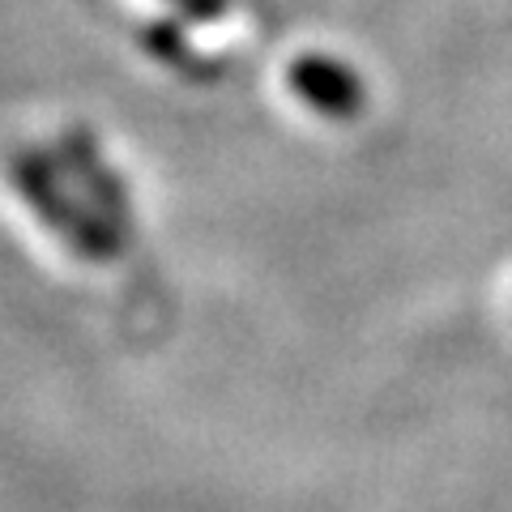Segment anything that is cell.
<instances>
[{
  "label": "cell",
  "instance_id": "cell-1",
  "mask_svg": "<svg viewBox=\"0 0 512 512\" xmlns=\"http://www.w3.org/2000/svg\"><path fill=\"white\" fill-rule=\"evenodd\" d=\"M13 180H18L22 197L30 201V210H39V218L47 222L52 231H60L77 252L86 256H116V239L103 222H94L90 214H82L73 201H64V192L56 188L52 180V167L43 163V158H30L22 154L18 163H13Z\"/></svg>",
  "mask_w": 512,
  "mask_h": 512
},
{
  "label": "cell",
  "instance_id": "cell-2",
  "mask_svg": "<svg viewBox=\"0 0 512 512\" xmlns=\"http://www.w3.org/2000/svg\"><path fill=\"white\" fill-rule=\"evenodd\" d=\"M286 82H291V90L312 111H320L329 120H355L367 103L359 73L333 56H316V52L295 56L291 69H286Z\"/></svg>",
  "mask_w": 512,
  "mask_h": 512
}]
</instances>
